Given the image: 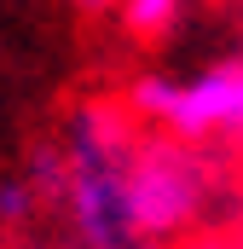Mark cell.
<instances>
[{
  "mask_svg": "<svg viewBox=\"0 0 243 249\" xmlns=\"http://www.w3.org/2000/svg\"><path fill=\"white\" fill-rule=\"evenodd\" d=\"M41 214H47V209H41L35 186L23 180V168L0 174V232H29V226H35Z\"/></svg>",
  "mask_w": 243,
  "mask_h": 249,
  "instance_id": "cell-5",
  "label": "cell"
},
{
  "mask_svg": "<svg viewBox=\"0 0 243 249\" xmlns=\"http://www.w3.org/2000/svg\"><path fill=\"white\" fill-rule=\"evenodd\" d=\"M75 18H87V23H99V18H116V6L122 0H64Z\"/></svg>",
  "mask_w": 243,
  "mask_h": 249,
  "instance_id": "cell-6",
  "label": "cell"
},
{
  "mask_svg": "<svg viewBox=\"0 0 243 249\" xmlns=\"http://www.w3.org/2000/svg\"><path fill=\"white\" fill-rule=\"evenodd\" d=\"M122 105L133 110L139 127H162L191 145H220V139L243 145V53L208 58L191 75L139 70V75H127Z\"/></svg>",
  "mask_w": 243,
  "mask_h": 249,
  "instance_id": "cell-3",
  "label": "cell"
},
{
  "mask_svg": "<svg viewBox=\"0 0 243 249\" xmlns=\"http://www.w3.org/2000/svg\"><path fill=\"white\" fill-rule=\"evenodd\" d=\"M191 12H197V0H122L116 29H122V41H133V47H168L191 23Z\"/></svg>",
  "mask_w": 243,
  "mask_h": 249,
  "instance_id": "cell-4",
  "label": "cell"
},
{
  "mask_svg": "<svg viewBox=\"0 0 243 249\" xmlns=\"http://www.w3.org/2000/svg\"><path fill=\"white\" fill-rule=\"evenodd\" d=\"M238 244H243V232H238Z\"/></svg>",
  "mask_w": 243,
  "mask_h": 249,
  "instance_id": "cell-7",
  "label": "cell"
},
{
  "mask_svg": "<svg viewBox=\"0 0 243 249\" xmlns=\"http://www.w3.org/2000/svg\"><path fill=\"white\" fill-rule=\"evenodd\" d=\"M220 162L208 145H191V139H174L162 127H139L133 139V162H127V203H133V220L145 232L151 249H174L185 244L214 197H220Z\"/></svg>",
  "mask_w": 243,
  "mask_h": 249,
  "instance_id": "cell-2",
  "label": "cell"
},
{
  "mask_svg": "<svg viewBox=\"0 0 243 249\" xmlns=\"http://www.w3.org/2000/svg\"><path fill=\"white\" fill-rule=\"evenodd\" d=\"M139 122L122 93H75L52 122L58 145V191L47 214L64 226L69 249H151L133 203H127V162H133Z\"/></svg>",
  "mask_w": 243,
  "mask_h": 249,
  "instance_id": "cell-1",
  "label": "cell"
}]
</instances>
